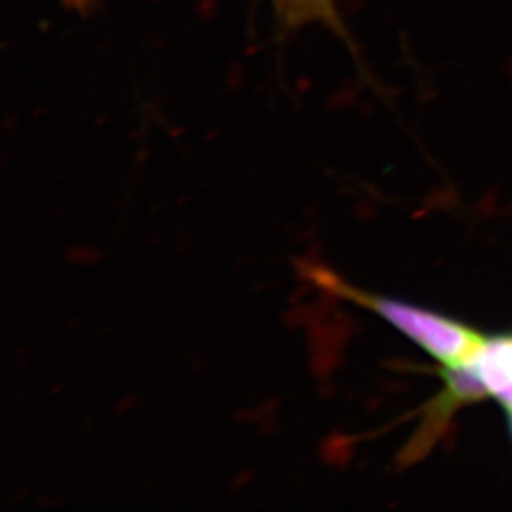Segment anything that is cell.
<instances>
[{
	"label": "cell",
	"mask_w": 512,
	"mask_h": 512,
	"mask_svg": "<svg viewBox=\"0 0 512 512\" xmlns=\"http://www.w3.org/2000/svg\"><path fill=\"white\" fill-rule=\"evenodd\" d=\"M304 274L314 284L329 290L340 299L350 300L353 304L362 305L363 309L380 315L411 342H415L428 355L438 360L441 367H459L471 362L486 342V337L481 332L461 324L458 320L387 295L363 292L324 267L307 264L304 266Z\"/></svg>",
	"instance_id": "obj_1"
},
{
	"label": "cell",
	"mask_w": 512,
	"mask_h": 512,
	"mask_svg": "<svg viewBox=\"0 0 512 512\" xmlns=\"http://www.w3.org/2000/svg\"><path fill=\"white\" fill-rule=\"evenodd\" d=\"M484 395L494 398L508 413L512 433V334L486 337L478 355L469 362Z\"/></svg>",
	"instance_id": "obj_2"
},
{
	"label": "cell",
	"mask_w": 512,
	"mask_h": 512,
	"mask_svg": "<svg viewBox=\"0 0 512 512\" xmlns=\"http://www.w3.org/2000/svg\"><path fill=\"white\" fill-rule=\"evenodd\" d=\"M77 2H83V0H77Z\"/></svg>",
	"instance_id": "obj_3"
}]
</instances>
